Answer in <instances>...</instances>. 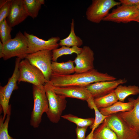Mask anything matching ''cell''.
<instances>
[{"instance_id":"cell-1","label":"cell","mask_w":139,"mask_h":139,"mask_svg":"<svg viewBox=\"0 0 139 139\" xmlns=\"http://www.w3.org/2000/svg\"><path fill=\"white\" fill-rule=\"evenodd\" d=\"M117 79L107 73L99 72L93 68L87 72L75 73L63 75L52 72L49 84L55 86L63 87L71 86L86 87L91 84L102 81L115 80Z\"/></svg>"},{"instance_id":"cell-2","label":"cell","mask_w":139,"mask_h":139,"mask_svg":"<svg viewBox=\"0 0 139 139\" xmlns=\"http://www.w3.org/2000/svg\"><path fill=\"white\" fill-rule=\"evenodd\" d=\"M32 94L34 104L30 124L33 127L37 128L41 121L43 114L48 110V104L44 85H33Z\"/></svg>"},{"instance_id":"cell-3","label":"cell","mask_w":139,"mask_h":139,"mask_svg":"<svg viewBox=\"0 0 139 139\" xmlns=\"http://www.w3.org/2000/svg\"><path fill=\"white\" fill-rule=\"evenodd\" d=\"M21 59L17 58L15 60L14 70L12 76L5 86H0V109L3 111V118L4 120L7 115L10 116L11 106L9 105L11 97L13 92L18 89L17 82L19 77V66Z\"/></svg>"},{"instance_id":"cell-4","label":"cell","mask_w":139,"mask_h":139,"mask_svg":"<svg viewBox=\"0 0 139 139\" xmlns=\"http://www.w3.org/2000/svg\"><path fill=\"white\" fill-rule=\"evenodd\" d=\"M44 86L48 104V110L46 114L51 122L57 123L66 107L67 101L66 98L56 93L47 82Z\"/></svg>"},{"instance_id":"cell-5","label":"cell","mask_w":139,"mask_h":139,"mask_svg":"<svg viewBox=\"0 0 139 139\" xmlns=\"http://www.w3.org/2000/svg\"><path fill=\"white\" fill-rule=\"evenodd\" d=\"M28 40L24 34L19 31L14 38L3 44L4 60H6L15 57L21 59H25L28 54Z\"/></svg>"},{"instance_id":"cell-6","label":"cell","mask_w":139,"mask_h":139,"mask_svg":"<svg viewBox=\"0 0 139 139\" xmlns=\"http://www.w3.org/2000/svg\"><path fill=\"white\" fill-rule=\"evenodd\" d=\"M121 4L119 2L114 0H93L86 9V18L91 22L99 23L107 15L110 9Z\"/></svg>"},{"instance_id":"cell-7","label":"cell","mask_w":139,"mask_h":139,"mask_svg":"<svg viewBox=\"0 0 139 139\" xmlns=\"http://www.w3.org/2000/svg\"><path fill=\"white\" fill-rule=\"evenodd\" d=\"M19 68L20 73L19 83L27 82L34 85L42 86L47 82L42 72L31 64L26 59L21 61Z\"/></svg>"},{"instance_id":"cell-8","label":"cell","mask_w":139,"mask_h":139,"mask_svg":"<svg viewBox=\"0 0 139 139\" xmlns=\"http://www.w3.org/2000/svg\"><path fill=\"white\" fill-rule=\"evenodd\" d=\"M108 127L119 139H138L139 134L130 128L117 113L109 115L105 119Z\"/></svg>"},{"instance_id":"cell-9","label":"cell","mask_w":139,"mask_h":139,"mask_svg":"<svg viewBox=\"0 0 139 139\" xmlns=\"http://www.w3.org/2000/svg\"><path fill=\"white\" fill-rule=\"evenodd\" d=\"M25 59L42 72L47 82L49 81L52 73V51L42 50L28 54Z\"/></svg>"},{"instance_id":"cell-10","label":"cell","mask_w":139,"mask_h":139,"mask_svg":"<svg viewBox=\"0 0 139 139\" xmlns=\"http://www.w3.org/2000/svg\"><path fill=\"white\" fill-rule=\"evenodd\" d=\"M139 17V13L136 6L120 5L113 9L103 21L117 23H127L134 21Z\"/></svg>"},{"instance_id":"cell-11","label":"cell","mask_w":139,"mask_h":139,"mask_svg":"<svg viewBox=\"0 0 139 139\" xmlns=\"http://www.w3.org/2000/svg\"><path fill=\"white\" fill-rule=\"evenodd\" d=\"M24 34L28 39V54L42 50L52 51L58 48L59 46L58 42L60 39L58 36L52 37L47 40H45L26 31Z\"/></svg>"},{"instance_id":"cell-12","label":"cell","mask_w":139,"mask_h":139,"mask_svg":"<svg viewBox=\"0 0 139 139\" xmlns=\"http://www.w3.org/2000/svg\"><path fill=\"white\" fill-rule=\"evenodd\" d=\"M125 78L94 83L86 87L94 98L107 94L114 91L119 85L126 83Z\"/></svg>"},{"instance_id":"cell-13","label":"cell","mask_w":139,"mask_h":139,"mask_svg":"<svg viewBox=\"0 0 139 139\" xmlns=\"http://www.w3.org/2000/svg\"><path fill=\"white\" fill-rule=\"evenodd\" d=\"M94 55L93 51L89 46H84L74 60L75 73H84L94 68Z\"/></svg>"},{"instance_id":"cell-14","label":"cell","mask_w":139,"mask_h":139,"mask_svg":"<svg viewBox=\"0 0 139 139\" xmlns=\"http://www.w3.org/2000/svg\"><path fill=\"white\" fill-rule=\"evenodd\" d=\"M29 16L24 4V0H12L10 11L6 18L12 27L20 24Z\"/></svg>"},{"instance_id":"cell-15","label":"cell","mask_w":139,"mask_h":139,"mask_svg":"<svg viewBox=\"0 0 139 139\" xmlns=\"http://www.w3.org/2000/svg\"><path fill=\"white\" fill-rule=\"evenodd\" d=\"M50 85L56 93L66 98H71L86 101L92 96L86 87L74 86L59 87Z\"/></svg>"},{"instance_id":"cell-16","label":"cell","mask_w":139,"mask_h":139,"mask_svg":"<svg viewBox=\"0 0 139 139\" xmlns=\"http://www.w3.org/2000/svg\"><path fill=\"white\" fill-rule=\"evenodd\" d=\"M133 103L134 107L131 110L117 113L131 128L139 134V95L136 99L128 98Z\"/></svg>"},{"instance_id":"cell-17","label":"cell","mask_w":139,"mask_h":139,"mask_svg":"<svg viewBox=\"0 0 139 139\" xmlns=\"http://www.w3.org/2000/svg\"><path fill=\"white\" fill-rule=\"evenodd\" d=\"M128 100V101L126 102L118 101L108 107L99 109L102 114L106 116L119 112L129 111L133 109L134 105L131 101Z\"/></svg>"},{"instance_id":"cell-18","label":"cell","mask_w":139,"mask_h":139,"mask_svg":"<svg viewBox=\"0 0 139 139\" xmlns=\"http://www.w3.org/2000/svg\"><path fill=\"white\" fill-rule=\"evenodd\" d=\"M94 98L92 97L86 101L89 107L91 109H93L95 113V118L93 124L90 126L91 129V132L86 137L85 139H92L93 133L95 130L101 124L105 119L108 116H105L102 114L95 105L94 101Z\"/></svg>"},{"instance_id":"cell-19","label":"cell","mask_w":139,"mask_h":139,"mask_svg":"<svg viewBox=\"0 0 139 139\" xmlns=\"http://www.w3.org/2000/svg\"><path fill=\"white\" fill-rule=\"evenodd\" d=\"M74 61L69 60L65 62L52 61L51 68L52 72L61 75L71 74L75 72Z\"/></svg>"},{"instance_id":"cell-20","label":"cell","mask_w":139,"mask_h":139,"mask_svg":"<svg viewBox=\"0 0 139 139\" xmlns=\"http://www.w3.org/2000/svg\"><path fill=\"white\" fill-rule=\"evenodd\" d=\"M118 100L124 102L126 98L131 95L139 94V87L135 85L128 86L119 85L114 90Z\"/></svg>"},{"instance_id":"cell-21","label":"cell","mask_w":139,"mask_h":139,"mask_svg":"<svg viewBox=\"0 0 139 139\" xmlns=\"http://www.w3.org/2000/svg\"><path fill=\"white\" fill-rule=\"evenodd\" d=\"M74 21L72 20L71 23L70 31L68 36L65 38L60 40L59 43V46H65L69 47L77 46L80 47L83 44L82 40L79 36H76L74 31Z\"/></svg>"},{"instance_id":"cell-22","label":"cell","mask_w":139,"mask_h":139,"mask_svg":"<svg viewBox=\"0 0 139 139\" xmlns=\"http://www.w3.org/2000/svg\"><path fill=\"white\" fill-rule=\"evenodd\" d=\"M92 139H119L106 124L105 120L94 131Z\"/></svg>"},{"instance_id":"cell-23","label":"cell","mask_w":139,"mask_h":139,"mask_svg":"<svg viewBox=\"0 0 139 139\" xmlns=\"http://www.w3.org/2000/svg\"><path fill=\"white\" fill-rule=\"evenodd\" d=\"M118 101L114 91L105 95L94 99L95 105L99 109L108 107Z\"/></svg>"},{"instance_id":"cell-24","label":"cell","mask_w":139,"mask_h":139,"mask_svg":"<svg viewBox=\"0 0 139 139\" xmlns=\"http://www.w3.org/2000/svg\"><path fill=\"white\" fill-rule=\"evenodd\" d=\"M44 0H24V4L29 16L34 19L37 16Z\"/></svg>"},{"instance_id":"cell-25","label":"cell","mask_w":139,"mask_h":139,"mask_svg":"<svg viewBox=\"0 0 139 139\" xmlns=\"http://www.w3.org/2000/svg\"><path fill=\"white\" fill-rule=\"evenodd\" d=\"M82 49V48L77 46H73L71 47L62 46L60 48L52 51V61L57 62L58 58L63 55H71L73 53L78 55L81 53Z\"/></svg>"},{"instance_id":"cell-26","label":"cell","mask_w":139,"mask_h":139,"mask_svg":"<svg viewBox=\"0 0 139 139\" xmlns=\"http://www.w3.org/2000/svg\"><path fill=\"white\" fill-rule=\"evenodd\" d=\"M61 117L75 123L77 126L80 127L90 126L93 124L95 120L93 118H80L71 114L62 115Z\"/></svg>"},{"instance_id":"cell-27","label":"cell","mask_w":139,"mask_h":139,"mask_svg":"<svg viewBox=\"0 0 139 139\" xmlns=\"http://www.w3.org/2000/svg\"><path fill=\"white\" fill-rule=\"evenodd\" d=\"M12 29V27L7 22L6 19L0 23V37L3 44L12 39L11 33Z\"/></svg>"},{"instance_id":"cell-28","label":"cell","mask_w":139,"mask_h":139,"mask_svg":"<svg viewBox=\"0 0 139 139\" xmlns=\"http://www.w3.org/2000/svg\"><path fill=\"white\" fill-rule=\"evenodd\" d=\"M10 116L7 115L5 121L3 116L0 117V139H15L11 136L8 132V127Z\"/></svg>"},{"instance_id":"cell-29","label":"cell","mask_w":139,"mask_h":139,"mask_svg":"<svg viewBox=\"0 0 139 139\" xmlns=\"http://www.w3.org/2000/svg\"><path fill=\"white\" fill-rule=\"evenodd\" d=\"M12 0L7 2L0 7V23L7 17L10 11Z\"/></svg>"},{"instance_id":"cell-30","label":"cell","mask_w":139,"mask_h":139,"mask_svg":"<svg viewBox=\"0 0 139 139\" xmlns=\"http://www.w3.org/2000/svg\"><path fill=\"white\" fill-rule=\"evenodd\" d=\"M88 127L77 126L75 129L76 139H85V133Z\"/></svg>"},{"instance_id":"cell-31","label":"cell","mask_w":139,"mask_h":139,"mask_svg":"<svg viewBox=\"0 0 139 139\" xmlns=\"http://www.w3.org/2000/svg\"><path fill=\"white\" fill-rule=\"evenodd\" d=\"M121 5L129 6H136L139 5V0H119Z\"/></svg>"},{"instance_id":"cell-32","label":"cell","mask_w":139,"mask_h":139,"mask_svg":"<svg viewBox=\"0 0 139 139\" xmlns=\"http://www.w3.org/2000/svg\"><path fill=\"white\" fill-rule=\"evenodd\" d=\"M4 57L3 44L0 40V58H3Z\"/></svg>"},{"instance_id":"cell-33","label":"cell","mask_w":139,"mask_h":139,"mask_svg":"<svg viewBox=\"0 0 139 139\" xmlns=\"http://www.w3.org/2000/svg\"><path fill=\"white\" fill-rule=\"evenodd\" d=\"M7 1V0H0V7L4 4Z\"/></svg>"},{"instance_id":"cell-34","label":"cell","mask_w":139,"mask_h":139,"mask_svg":"<svg viewBox=\"0 0 139 139\" xmlns=\"http://www.w3.org/2000/svg\"><path fill=\"white\" fill-rule=\"evenodd\" d=\"M135 21L139 23V17L136 19L135 20Z\"/></svg>"},{"instance_id":"cell-35","label":"cell","mask_w":139,"mask_h":139,"mask_svg":"<svg viewBox=\"0 0 139 139\" xmlns=\"http://www.w3.org/2000/svg\"><path fill=\"white\" fill-rule=\"evenodd\" d=\"M139 12V5H137L136 6Z\"/></svg>"},{"instance_id":"cell-36","label":"cell","mask_w":139,"mask_h":139,"mask_svg":"<svg viewBox=\"0 0 139 139\" xmlns=\"http://www.w3.org/2000/svg\"><path fill=\"white\" fill-rule=\"evenodd\" d=\"M138 139H139V138Z\"/></svg>"}]
</instances>
